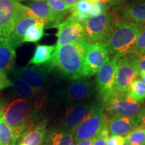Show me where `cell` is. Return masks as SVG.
Here are the masks:
<instances>
[{"mask_svg":"<svg viewBox=\"0 0 145 145\" xmlns=\"http://www.w3.org/2000/svg\"><path fill=\"white\" fill-rule=\"evenodd\" d=\"M145 52V28L143 29L137 37L134 44L132 52L144 54Z\"/></svg>","mask_w":145,"mask_h":145,"instance_id":"obj_32","label":"cell"},{"mask_svg":"<svg viewBox=\"0 0 145 145\" xmlns=\"http://www.w3.org/2000/svg\"><path fill=\"white\" fill-rule=\"evenodd\" d=\"M13 75L12 87L14 88L16 95L19 96L20 98L24 99L33 103L36 110H39L42 108L44 104L40 100L36 92L19 77L14 74Z\"/></svg>","mask_w":145,"mask_h":145,"instance_id":"obj_18","label":"cell"},{"mask_svg":"<svg viewBox=\"0 0 145 145\" xmlns=\"http://www.w3.org/2000/svg\"><path fill=\"white\" fill-rule=\"evenodd\" d=\"M32 114V103L22 98L12 101L3 110V118L12 128L17 143L24 135L33 126L30 122Z\"/></svg>","mask_w":145,"mask_h":145,"instance_id":"obj_3","label":"cell"},{"mask_svg":"<svg viewBox=\"0 0 145 145\" xmlns=\"http://www.w3.org/2000/svg\"><path fill=\"white\" fill-rule=\"evenodd\" d=\"M46 3L52 10L57 12H68L72 7V5L67 4L63 0H46Z\"/></svg>","mask_w":145,"mask_h":145,"instance_id":"obj_31","label":"cell"},{"mask_svg":"<svg viewBox=\"0 0 145 145\" xmlns=\"http://www.w3.org/2000/svg\"><path fill=\"white\" fill-rule=\"evenodd\" d=\"M126 142L124 137L122 136L111 135L107 140L106 145H123Z\"/></svg>","mask_w":145,"mask_h":145,"instance_id":"obj_35","label":"cell"},{"mask_svg":"<svg viewBox=\"0 0 145 145\" xmlns=\"http://www.w3.org/2000/svg\"><path fill=\"white\" fill-rule=\"evenodd\" d=\"M138 119L140 124L145 126V104H143L142 108L141 110L140 114L138 116Z\"/></svg>","mask_w":145,"mask_h":145,"instance_id":"obj_38","label":"cell"},{"mask_svg":"<svg viewBox=\"0 0 145 145\" xmlns=\"http://www.w3.org/2000/svg\"><path fill=\"white\" fill-rule=\"evenodd\" d=\"M47 122L42 121L36 126H33L22 137L18 145H42L46 134Z\"/></svg>","mask_w":145,"mask_h":145,"instance_id":"obj_20","label":"cell"},{"mask_svg":"<svg viewBox=\"0 0 145 145\" xmlns=\"http://www.w3.org/2000/svg\"><path fill=\"white\" fill-rule=\"evenodd\" d=\"M6 106H5V101L1 98V95H0V114L3 113V110Z\"/></svg>","mask_w":145,"mask_h":145,"instance_id":"obj_40","label":"cell"},{"mask_svg":"<svg viewBox=\"0 0 145 145\" xmlns=\"http://www.w3.org/2000/svg\"><path fill=\"white\" fill-rule=\"evenodd\" d=\"M125 139L132 145H145V126H138L125 137Z\"/></svg>","mask_w":145,"mask_h":145,"instance_id":"obj_27","label":"cell"},{"mask_svg":"<svg viewBox=\"0 0 145 145\" xmlns=\"http://www.w3.org/2000/svg\"><path fill=\"white\" fill-rule=\"evenodd\" d=\"M96 92L95 80L82 77L71 81L61 91V99L68 105L87 102Z\"/></svg>","mask_w":145,"mask_h":145,"instance_id":"obj_8","label":"cell"},{"mask_svg":"<svg viewBox=\"0 0 145 145\" xmlns=\"http://www.w3.org/2000/svg\"><path fill=\"white\" fill-rule=\"evenodd\" d=\"M55 48V45H36L33 55L29 61L28 65H33L35 66H39L46 64L51 59Z\"/></svg>","mask_w":145,"mask_h":145,"instance_id":"obj_23","label":"cell"},{"mask_svg":"<svg viewBox=\"0 0 145 145\" xmlns=\"http://www.w3.org/2000/svg\"><path fill=\"white\" fill-rule=\"evenodd\" d=\"M32 1H46V0H32Z\"/></svg>","mask_w":145,"mask_h":145,"instance_id":"obj_44","label":"cell"},{"mask_svg":"<svg viewBox=\"0 0 145 145\" xmlns=\"http://www.w3.org/2000/svg\"><path fill=\"white\" fill-rule=\"evenodd\" d=\"M118 58L112 57L103 65L96 73V91L98 92L99 98L106 103L115 95V81Z\"/></svg>","mask_w":145,"mask_h":145,"instance_id":"obj_9","label":"cell"},{"mask_svg":"<svg viewBox=\"0 0 145 145\" xmlns=\"http://www.w3.org/2000/svg\"><path fill=\"white\" fill-rule=\"evenodd\" d=\"M64 2H65L67 4L70 5H75L77 1H79V0H63Z\"/></svg>","mask_w":145,"mask_h":145,"instance_id":"obj_41","label":"cell"},{"mask_svg":"<svg viewBox=\"0 0 145 145\" xmlns=\"http://www.w3.org/2000/svg\"><path fill=\"white\" fill-rule=\"evenodd\" d=\"M130 55L138 72H145V54L131 52Z\"/></svg>","mask_w":145,"mask_h":145,"instance_id":"obj_33","label":"cell"},{"mask_svg":"<svg viewBox=\"0 0 145 145\" xmlns=\"http://www.w3.org/2000/svg\"><path fill=\"white\" fill-rule=\"evenodd\" d=\"M57 28L58 31L55 35L57 37L56 48L70 43L86 41L83 25L76 21L72 16H69Z\"/></svg>","mask_w":145,"mask_h":145,"instance_id":"obj_11","label":"cell"},{"mask_svg":"<svg viewBox=\"0 0 145 145\" xmlns=\"http://www.w3.org/2000/svg\"><path fill=\"white\" fill-rule=\"evenodd\" d=\"M13 86V83L9 79L6 72L0 71V90Z\"/></svg>","mask_w":145,"mask_h":145,"instance_id":"obj_34","label":"cell"},{"mask_svg":"<svg viewBox=\"0 0 145 145\" xmlns=\"http://www.w3.org/2000/svg\"><path fill=\"white\" fill-rule=\"evenodd\" d=\"M118 20L116 14L109 11L100 15L89 17L83 25L86 41L89 43L104 41Z\"/></svg>","mask_w":145,"mask_h":145,"instance_id":"obj_7","label":"cell"},{"mask_svg":"<svg viewBox=\"0 0 145 145\" xmlns=\"http://www.w3.org/2000/svg\"><path fill=\"white\" fill-rule=\"evenodd\" d=\"M104 1L109 3L111 7H115L118 8L124 4L127 0H104Z\"/></svg>","mask_w":145,"mask_h":145,"instance_id":"obj_37","label":"cell"},{"mask_svg":"<svg viewBox=\"0 0 145 145\" xmlns=\"http://www.w3.org/2000/svg\"><path fill=\"white\" fill-rule=\"evenodd\" d=\"M92 10L89 17L100 15L108 12L111 8L110 5L104 0H90Z\"/></svg>","mask_w":145,"mask_h":145,"instance_id":"obj_28","label":"cell"},{"mask_svg":"<svg viewBox=\"0 0 145 145\" xmlns=\"http://www.w3.org/2000/svg\"><path fill=\"white\" fill-rule=\"evenodd\" d=\"M30 14L36 19L43 21L46 28H57L64 19L67 12L54 11L44 1H33L26 5Z\"/></svg>","mask_w":145,"mask_h":145,"instance_id":"obj_14","label":"cell"},{"mask_svg":"<svg viewBox=\"0 0 145 145\" xmlns=\"http://www.w3.org/2000/svg\"><path fill=\"white\" fill-rule=\"evenodd\" d=\"M13 131L7 124L3 115L0 116V145H16Z\"/></svg>","mask_w":145,"mask_h":145,"instance_id":"obj_26","label":"cell"},{"mask_svg":"<svg viewBox=\"0 0 145 145\" xmlns=\"http://www.w3.org/2000/svg\"><path fill=\"white\" fill-rule=\"evenodd\" d=\"M92 6L90 0H79L75 5H72V8L70 10L76 11L88 16L89 18Z\"/></svg>","mask_w":145,"mask_h":145,"instance_id":"obj_29","label":"cell"},{"mask_svg":"<svg viewBox=\"0 0 145 145\" xmlns=\"http://www.w3.org/2000/svg\"><path fill=\"white\" fill-rule=\"evenodd\" d=\"M107 124H108V122L101 128L100 131L93 138L91 145H106L107 140L110 137V132L108 129Z\"/></svg>","mask_w":145,"mask_h":145,"instance_id":"obj_30","label":"cell"},{"mask_svg":"<svg viewBox=\"0 0 145 145\" xmlns=\"http://www.w3.org/2000/svg\"><path fill=\"white\" fill-rule=\"evenodd\" d=\"M138 75L141 78V80H142L145 84V72H138Z\"/></svg>","mask_w":145,"mask_h":145,"instance_id":"obj_42","label":"cell"},{"mask_svg":"<svg viewBox=\"0 0 145 145\" xmlns=\"http://www.w3.org/2000/svg\"><path fill=\"white\" fill-rule=\"evenodd\" d=\"M1 115H3V114H0V116H1Z\"/></svg>","mask_w":145,"mask_h":145,"instance_id":"obj_47","label":"cell"},{"mask_svg":"<svg viewBox=\"0 0 145 145\" xmlns=\"http://www.w3.org/2000/svg\"><path fill=\"white\" fill-rule=\"evenodd\" d=\"M29 15L26 5L14 0H0V38L8 39L18 23Z\"/></svg>","mask_w":145,"mask_h":145,"instance_id":"obj_6","label":"cell"},{"mask_svg":"<svg viewBox=\"0 0 145 145\" xmlns=\"http://www.w3.org/2000/svg\"><path fill=\"white\" fill-rule=\"evenodd\" d=\"M138 71L136 68L130 53L118 58L115 88L118 93H126L132 81L138 77Z\"/></svg>","mask_w":145,"mask_h":145,"instance_id":"obj_13","label":"cell"},{"mask_svg":"<svg viewBox=\"0 0 145 145\" xmlns=\"http://www.w3.org/2000/svg\"><path fill=\"white\" fill-rule=\"evenodd\" d=\"M46 24L43 21L37 20L34 24L30 26L24 38V42L36 43L42 39L45 34L44 29Z\"/></svg>","mask_w":145,"mask_h":145,"instance_id":"obj_24","label":"cell"},{"mask_svg":"<svg viewBox=\"0 0 145 145\" xmlns=\"http://www.w3.org/2000/svg\"><path fill=\"white\" fill-rule=\"evenodd\" d=\"M14 1H27V0H14Z\"/></svg>","mask_w":145,"mask_h":145,"instance_id":"obj_46","label":"cell"},{"mask_svg":"<svg viewBox=\"0 0 145 145\" xmlns=\"http://www.w3.org/2000/svg\"><path fill=\"white\" fill-rule=\"evenodd\" d=\"M51 69L48 63L39 66L20 67L13 69L17 75L33 89L42 102L44 104L48 87V74Z\"/></svg>","mask_w":145,"mask_h":145,"instance_id":"obj_5","label":"cell"},{"mask_svg":"<svg viewBox=\"0 0 145 145\" xmlns=\"http://www.w3.org/2000/svg\"><path fill=\"white\" fill-rule=\"evenodd\" d=\"M89 42H78L55 48L48 64L69 80L85 77V59Z\"/></svg>","mask_w":145,"mask_h":145,"instance_id":"obj_1","label":"cell"},{"mask_svg":"<svg viewBox=\"0 0 145 145\" xmlns=\"http://www.w3.org/2000/svg\"><path fill=\"white\" fill-rule=\"evenodd\" d=\"M123 145H132V144H130V143H128V142H126H126H125V143H124V144H123Z\"/></svg>","mask_w":145,"mask_h":145,"instance_id":"obj_45","label":"cell"},{"mask_svg":"<svg viewBox=\"0 0 145 145\" xmlns=\"http://www.w3.org/2000/svg\"><path fill=\"white\" fill-rule=\"evenodd\" d=\"M92 139L93 138L79 141V142H77L76 145H91L92 142Z\"/></svg>","mask_w":145,"mask_h":145,"instance_id":"obj_39","label":"cell"},{"mask_svg":"<svg viewBox=\"0 0 145 145\" xmlns=\"http://www.w3.org/2000/svg\"><path fill=\"white\" fill-rule=\"evenodd\" d=\"M116 14L119 20L145 24V0L121 5L117 8Z\"/></svg>","mask_w":145,"mask_h":145,"instance_id":"obj_16","label":"cell"},{"mask_svg":"<svg viewBox=\"0 0 145 145\" xmlns=\"http://www.w3.org/2000/svg\"><path fill=\"white\" fill-rule=\"evenodd\" d=\"M91 105L92 101L67 105L61 118L63 128L73 132L89 112Z\"/></svg>","mask_w":145,"mask_h":145,"instance_id":"obj_15","label":"cell"},{"mask_svg":"<svg viewBox=\"0 0 145 145\" xmlns=\"http://www.w3.org/2000/svg\"><path fill=\"white\" fill-rule=\"evenodd\" d=\"M39 20L31 15L27 16L21 20L16 25L15 29L11 35L8 37L9 41L14 48L21 46L24 43V38L26 34L27 30L30 26L34 24L36 21Z\"/></svg>","mask_w":145,"mask_h":145,"instance_id":"obj_21","label":"cell"},{"mask_svg":"<svg viewBox=\"0 0 145 145\" xmlns=\"http://www.w3.org/2000/svg\"><path fill=\"white\" fill-rule=\"evenodd\" d=\"M109 59L110 54L104 41L89 43L85 59V77L95 75Z\"/></svg>","mask_w":145,"mask_h":145,"instance_id":"obj_12","label":"cell"},{"mask_svg":"<svg viewBox=\"0 0 145 145\" xmlns=\"http://www.w3.org/2000/svg\"><path fill=\"white\" fill-rule=\"evenodd\" d=\"M126 94L137 102L141 103L145 100V84L141 79L137 77L132 81Z\"/></svg>","mask_w":145,"mask_h":145,"instance_id":"obj_25","label":"cell"},{"mask_svg":"<svg viewBox=\"0 0 145 145\" xmlns=\"http://www.w3.org/2000/svg\"><path fill=\"white\" fill-rule=\"evenodd\" d=\"M143 1V0H131V2H135V1Z\"/></svg>","mask_w":145,"mask_h":145,"instance_id":"obj_43","label":"cell"},{"mask_svg":"<svg viewBox=\"0 0 145 145\" xmlns=\"http://www.w3.org/2000/svg\"><path fill=\"white\" fill-rule=\"evenodd\" d=\"M145 24L119 20L104 42L110 56L120 58L132 52L134 44Z\"/></svg>","mask_w":145,"mask_h":145,"instance_id":"obj_2","label":"cell"},{"mask_svg":"<svg viewBox=\"0 0 145 145\" xmlns=\"http://www.w3.org/2000/svg\"><path fill=\"white\" fill-rule=\"evenodd\" d=\"M108 120L104 113V103L99 98L92 101L89 112L72 132L74 142L93 138L107 124Z\"/></svg>","mask_w":145,"mask_h":145,"instance_id":"obj_4","label":"cell"},{"mask_svg":"<svg viewBox=\"0 0 145 145\" xmlns=\"http://www.w3.org/2000/svg\"><path fill=\"white\" fill-rule=\"evenodd\" d=\"M144 54H145V52H144Z\"/></svg>","mask_w":145,"mask_h":145,"instance_id":"obj_48","label":"cell"},{"mask_svg":"<svg viewBox=\"0 0 145 145\" xmlns=\"http://www.w3.org/2000/svg\"><path fill=\"white\" fill-rule=\"evenodd\" d=\"M71 12V16H72L76 21H77L78 22L80 23L81 24L84 25V24L86 23V22L88 20L89 17L88 16L84 15V14L79 13V12H76V11L73 10H70Z\"/></svg>","mask_w":145,"mask_h":145,"instance_id":"obj_36","label":"cell"},{"mask_svg":"<svg viewBox=\"0 0 145 145\" xmlns=\"http://www.w3.org/2000/svg\"><path fill=\"white\" fill-rule=\"evenodd\" d=\"M139 125L138 118L113 116L108 118L107 126L110 135L124 137Z\"/></svg>","mask_w":145,"mask_h":145,"instance_id":"obj_17","label":"cell"},{"mask_svg":"<svg viewBox=\"0 0 145 145\" xmlns=\"http://www.w3.org/2000/svg\"><path fill=\"white\" fill-rule=\"evenodd\" d=\"M143 102L135 101L126 93L116 92L115 95L104 104V113L108 118L113 116L138 118Z\"/></svg>","mask_w":145,"mask_h":145,"instance_id":"obj_10","label":"cell"},{"mask_svg":"<svg viewBox=\"0 0 145 145\" xmlns=\"http://www.w3.org/2000/svg\"><path fill=\"white\" fill-rule=\"evenodd\" d=\"M16 57V49L8 39L0 38V71L6 72L13 70Z\"/></svg>","mask_w":145,"mask_h":145,"instance_id":"obj_19","label":"cell"},{"mask_svg":"<svg viewBox=\"0 0 145 145\" xmlns=\"http://www.w3.org/2000/svg\"><path fill=\"white\" fill-rule=\"evenodd\" d=\"M44 141V145H75L72 132L63 127L46 132Z\"/></svg>","mask_w":145,"mask_h":145,"instance_id":"obj_22","label":"cell"}]
</instances>
